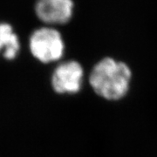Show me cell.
Wrapping results in <instances>:
<instances>
[{"mask_svg":"<svg viewBox=\"0 0 157 157\" xmlns=\"http://www.w3.org/2000/svg\"><path fill=\"white\" fill-rule=\"evenodd\" d=\"M21 48L20 40L11 24L0 22V55L7 60H13Z\"/></svg>","mask_w":157,"mask_h":157,"instance_id":"5","label":"cell"},{"mask_svg":"<svg viewBox=\"0 0 157 157\" xmlns=\"http://www.w3.org/2000/svg\"><path fill=\"white\" fill-rule=\"evenodd\" d=\"M84 71L81 65L75 60L62 62L53 70L51 84L59 94H73L81 89Z\"/></svg>","mask_w":157,"mask_h":157,"instance_id":"3","label":"cell"},{"mask_svg":"<svg viewBox=\"0 0 157 157\" xmlns=\"http://www.w3.org/2000/svg\"><path fill=\"white\" fill-rule=\"evenodd\" d=\"M73 0H37L34 11L45 25L54 26L67 24L73 17Z\"/></svg>","mask_w":157,"mask_h":157,"instance_id":"4","label":"cell"},{"mask_svg":"<svg viewBox=\"0 0 157 157\" xmlns=\"http://www.w3.org/2000/svg\"><path fill=\"white\" fill-rule=\"evenodd\" d=\"M28 47L34 59L43 64L59 61L65 52V42L61 33L48 25L34 30L29 37Z\"/></svg>","mask_w":157,"mask_h":157,"instance_id":"2","label":"cell"},{"mask_svg":"<svg viewBox=\"0 0 157 157\" xmlns=\"http://www.w3.org/2000/svg\"><path fill=\"white\" fill-rule=\"evenodd\" d=\"M131 74L127 64L106 58L94 67L89 83L96 94L106 100L117 101L128 92Z\"/></svg>","mask_w":157,"mask_h":157,"instance_id":"1","label":"cell"}]
</instances>
